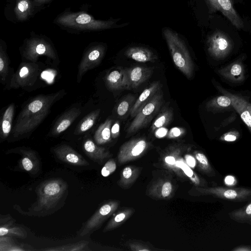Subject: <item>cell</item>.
Segmentation results:
<instances>
[{
  "label": "cell",
  "instance_id": "ab89813d",
  "mask_svg": "<svg viewBox=\"0 0 251 251\" xmlns=\"http://www.w3.org/2000/svg\"><path fill=\"white\" fill-rule=\"evenodd\" d=\"M53 0H33V3L36 8L40 11L50 4Z\"/></svg>",
  "mask_w": 251,
  "mask_h": 251
},
{
  "label": "cell",
  "instance_id": "4dcf8cb0",
  "mask_svg": "<svg viewBox=\"0 0 251 251\" xmlns=\"http://www.w3.org/2000/svg\"><path fill=\"white\" fill-rule=\"evenodd\" d=\"M3 236L25 238L27 236V232L24 228L15 226L12 223L8 222L6 224H0V237Z\"/></svg>",
  "mask_w": 251,
  "mask_h": 251
},
{
  "label": "cell",
  "instance_id": "1f68e13d",
  "mask_svg": "<svg viewBox=\"0 0 251 251\" xmlns=\"http://www.w3.org/2000/svg\"><path fill=\"white\" fill-rule=\"evenodd\" d=\"M231 105L230 98L226 96H220L209 100L206 104V109L210 111L226 108Z\"/></svg>",
  "mask_w": 251,
  "mask_h": 251
},
{
  "label": "cell",
  "instance_id": "b9f144b4",
  "mask_svg": "<svg viewBox=\"0 0 251 251\" xmlns=\"http://www.w3.org/2000/svg\"><path fill=\"white\" fill-rule=\"evenodd\" d=\"M120 126L119 122H116L111 127V133L113 138H117L120 133Z\"/></svg>",
  "mask_w": 251,
  "mask_h": 251
},
{
  "label": "cell",
  "instance_id": "f35d334b",
  "mask_svg": "<svg viewBox=\"0 0 251 251\" xmlns=\"http://www.w3.org/2000/svg\"><path fill=\"white\" fill-rule=\"evenodd\" d=\"M176 165L182 169L184 173L189 177L193 176L194 174L193 171L186 165L183 161H177L176 162Z\"/></svg>",
  "mask_w": 251,
  "mask_h": 251
},
{
  "label": "cell",
  "instance_id": "7c38bea8",
  "mask_svg": "<svg viewBox=\"0 0 251 251\" xmlns=\"http://www.w3.org/2000/svg\"><path fill=\"white\" fill-rule=\"evenodd\" d=\"M207 46L208 51L212 57L222 59L230 53L233 48V43L225 33L216 31L209 36Z\"/></svg>",
  "mask_w": 251,
  "mask_h": 251
},
{
  "label": "cell",
  "instance_id": "7a4b0ae2",
  "mask_svg": "<svg viewBox=\"0 0 251 251\" xmlns=\"http://www.w3.org/2000/svg\"><path fill=\"white\" fill-rule=\"evenodd\" d=\"M119 20H98L87 11H73L70 8H67L56 16L53 23L68 33L78 34L120 27L121 25H117Z\"/></svg>",
  "mask_w": 251,
  "mask_h": 251
},
{
  "label": "cell",
  "instance_id": "5b68a950",
  "mask_svg": "<svg viewBox=\"0 0 251 251\" xmlns=\"http://www.w3.org/2000/svg\"><path fill=\"white\" fill-rule=\"evenodd\" d=\"M163 32L175 65L188 78H191L194 64L185 43L176 32L169 28H165Z\"/></svg>",
  "mask_w": 251,
  "mask_h": 251
},
{
  "label": "cell",
  "instance_id": "9c48e42d",
  "mask_svg": "<svg viewBox=\"0 0 251 251\" xmlns=\"http://www.w3.org/2000/svg\"><path fill=\"white\" fill-rule=\"evenodd\" d=\"M39 65L36 63L23 62L12 75L9 88L18 89L33 85L39 75Z\"/></svg>",
  "mask_w": 251,
  "mask_h": 251
},
{
  "label": "cell",
  "instance_id": "2e32d148",
  "mask_svg": "<svg viewBox=\"0 0 251 251\" xmlns=\"http://www.w3.org/2000/svg\"><path fill=\"white\" fill-rule=\"evenodd\" d=\"M216 87L222 94L230 98L232 106L239 114L251 132V103L239 96L226 91L219 85Z\"/></svg>",
  "mask_w": 251,
  "mask_h": 251
},
{
  "label": "cell",
  "instance_id": "cb8c5ba5",
  "mask_svg": "<svg viewBox=\"0 0 251 251\" xmlns=\"http://www.w3.org/2000/svg\"><path fill=\"white\" fill-rule=\"evenodd\" d=\"M218 73L226 79L233 82H239L244 79L243 65L239 61L218 70Z\"/></svg>",
  "mask_w": 251,
  "mask_h": 251
},
{
  "label": "cell",
  "instance_id": "ac0fdd59",
  "mask_svg": "<svg viewBox=\"0 0 251 251\" xmlns=\"http://www.w3.org/2000/svg\"><path fill=\"white\" fill-rule=\"evenodd\" d=\"M56 156L62 161L76 166H86L89 163L78 152L67 145H61L53 149Z\"/></svg>",
  "mask_w": 251,
  "mask_h": 251
},
{
  "label": "cell",
  "instance_id": "836d02e7",
  "mask_svg": "<svg viewBox=\"0 0 251 251\" xmlns=\"http://www.w3.org/2000/svg\"><path fill=\"white\" fill-rule=\"evenodd\" d=\"M18 245L16 244L11 236H3L0 237V250L1 251H25L28 245Z\"/></svg>",
  "mask_w": 251,
  "mask_h": 251
},
{
  "label": "cell",
  "instance_id": "ffe728a7",
  "mask_svg": "<svg viewBox=\"0 0 251 251\" xmlns=\"http://www.w3.org/2000/svg\"><path fill=\"white\" fill-rule=\"evenodd\" d=\"M160 89L161 84L160 81H154L146 88L136 100L131 108L130 112L131 117L134 118Z\"/></svg>",
  "mask_w": 251,
  "mask_h": 251
},
{
  "label": "cell",
  "instance_id": "7bdbcfd3",
  "mask_svg": "<svg viewBox=\"0 0 251 251\" xmlns=\"http://www.w3.org/2000/svg\"><path fill=\"white\" fill-rule=\"evenodd\" d=\"M184 132L183 129L180 128H173L169 132L168 136L170 138L177 137Z\"/></svg>",
  "mask_w": 251,
  "mask_h": 251
},
{
  "label": "cell",
  "instance_id": "c3c4849f",
  "mask_svg": "<svg viewBox=\"0 0 251 251\" xmlns=\"http://www.w3.org/2000/svg\"><path fill=\"white\" fill-rule=\"evenodd\" d=\"M232 251H251V247L249 246H242L240 247H237L236 248H234L232 250Z\"/></svg>",
  "mask_w": 251,
  "mask_h": 251
},
{
  "label": "cell",
  "instance_id": "8992f818",
  "mask_svg": "<svg viewBox=\"0 0 251 251\" xmlns=\"http://www.w3.org/2000/svg\"><path fill=\"white\" fill-rule=\"evenodd\" d=\"M163 102V92L160 89L134 117L127 128V133L136 132L146 126L160 111Z\"/></svg>",
  "mask_w": 251,
  "mask_h": 251
},
{
  "label": "cell",
  "instance_id": "44dd1931",
  "mask_svg": "<svg viewBox=\"0 0 251 251\" xmlns=\"http://www.w3.org/2000/svg\"><path fill=\"white\" fill-rule=\"evenodd\" d=\"M104 81L107 88L111 91L125 89V68L117 67L107 73Z\"/></svg>",
  "mask_w": 251,
  "mask_h": 251
},
{
  "label": "cell",
  "instance_id": "681fc988",
  "mask_svg": "<svg viewBox=\"0 0 251 251\" xmlns=\"http://www.w3.org/2000/svg\"><path fill=\"white\" fill-rule=\"evenodd\" d=\"M234 178L232 176H228L225 179V182L228 185H231L234 182Z\"/></svg>",
  "mask_w": 251,
  "mask_h": 251
},
{
  "label": "cell",
  "instance_id": "6da1fadb",
  "mask_svg": "<svg viewBox=\"0 0 251 251\" xmlns=\"http://www.w3.org/2000/svg\"><path fill=\"white\" fill-rule=\"evenodd\" d=\"M66 94L64 89L49 94H41L29 100L18 115L11 135L15 139L27 137L50 114L52 105Z\"/></svg>",
  "mask_w": 251,
  "mask_h": 251
},
{
  "label": "cell",
  "instance_id": "f1b7e54d",
  "mask_svg": "<svg viewBox=\"0 0 251 251\" xmlns=\"http://www.w3.org/2000/svg\"><path fill=\"white\" fill-rule=\"evenodd\" d=\"M7 45L3 40L0 39V76L4 83L9 72V59L7 54Z\"/></svg>",
  "mask_w": 251,
  "mask_h": 251
},
{
  "label": "cell",
  "instance_id": "d4e9b609",
  "mask_svg": "<svg viewBox=\"0 0 251 251\" xmlns=\"http://www.w3.org/2000/svg\"><path fill=\"white\" fill-rule=\"evenodd\" d=\"M15 105L11 103L5 110L0 124V137L4 140L9 135L12 128Z\"/></svg>",
  "mask_w": 251,
  "mask_h": 251
},
{
  "label": "cell",
  "instance_id": "7402d4cb",
  "mask_svg": "<svg viewBox=\"0 0 251 251\" xmlns=\"http://www.w3.org/2000/svg\"><path fill=\"white\" fill-rule=\"evenodd\" d=\"M125 54L127 57L142 63L154 62L158 59V56L151 50L144 47H130L126 50Z\"/></svg>",
  "mask_w": 251,
  "mask_h": 251
},
{
  "label": "cell",
  "instance_id": "8fae6325",
  "mask_svg": "<svg viewBox=\"0 0 251 251\" xmlns=\"http://www.w3.org/2000/svg\"><path fill=\"white\" fill-rule=\"evenodd\" d=\"M200 192L214 197L235 202L244 201L251 199V189L227 188L224 187L200 188Z\"/></svg>",
  "mask_w": 251,
  "mask_h": 251
},
{
  "label": "cell",
  "instance_id": "4316f807",
  "mask_svg": "<svg viewBox=\"0 0 251 251\" xmlns=\"http://www.w3.org/2000/svg\"><path fill=\"white\" fill-rule=\"evenodd\" d=\"M173 110L168 104H166L161 109L158 116L153 121L151 126L152 131L170 124L173 119Z\"/></svg>",
  "mask_w": 251,
  "mask_h": 251
},
{
  "label": "cell",
  "instance_id": "8d00e7d4",
  "mask_svg": "<svg viewBox=\"0 0 251 251\" xmlns=\"http://www.w3.org/2000/svg\"><path fill=\"white\" fill-rule=\"evenodd\" d=\"M128 211H126L125 212H121L117 214L109 222L106 226L105 227L103 231H108L118 226L120 223L125 220L128 214Z\"/></svg>",
  "mask_w": 251,
  "mask_h": 251
},
{
  "label": "cell",
  "instance_id": "bcb514c9",
  "mask_svg": "<svg viewBox=\"0 0 251 251\" xmlns=\"http://www.w3.org/2000/svg\"><path fill=\"white\" fill-rule=\"evenodd\" d=\"M185 159L187 165L191 168H194L196 165L195 159L190 155H186Z\"/></svg>",
  "mask_w": 251,
  "mask_h": 251
},
{
  "label": "cell",
  "instance_id": "f6af8a7d",
  "mask_svg": "<svg viewBox=\"0 0 251 251\" xmlns=\"http://www.w3.org/2000/svg\"><path fill=\"white\" fill-rule=\"evenodd\" d=\"M132 174L133 172L131 168L129 167H127L123 170L122 175L124 178L127 179L132 176Z\"/></svg>",
  "mask_w": 251,
  "mask_h": 251
},
{
  "label": "cell",
  "instance_id": "603a6c76",
  "mask_svg": "<svg viewBox=\"0 0 251 251\" xmlns=\"http://www.w3.org/2000/svg\"><path fill=\"white\" fill-rule=\"evenodd\" d=\"M85 154L94 161L100 163L110 156V153L105 148L99 147L91 139H87L83 144Z\"/></svg>",
  "mask_w": 251,
  "mask_h": 251
},
{
  "label": "cell",
  "instance_id": "e575fe53",
  "mask_svg": "<svg viewBox=\"0 0 251 251\" xmlns=\"http://www.w3.org/2000/svg\"><path fill=\"white\" fill-rule=\"evenodd\" d=\"M88 242L81 241L74 244H70L61 246L57 247L52 249H44V251H86L88 250Z\"/></svg>",
  "mask_w": 251,
  "mask_h": 251
},
{
  "label": "cell",
  "instance_id": "277c9868",
  "mask_svg": "<svg viewBox=\"0 0 251 251\" xmlns=\"http://www.w3.org/2000/svg\"><path fill=\"white\" fill-rule=\"evenodd\" d=\"M21 55L28 62L36 63L39 57L45 56L53 61H58L59 58L55 47L48 36L30 32L19 48Z\"/></svg>",
  "mask_w": 251,
  "mask_h": 251
},
{
  "label": "cell",
  "instance_id": "30bf717a",
  "mask_svg": "<svg viewBox=\"0 0 251 251\" xmlns=\"http://www.w3.org/2000/svg\"><path fill=\"white\" fill-rule=\"evenodd\" d=\"M118 206L116 201H109L101 205L83 224L79 230V236L84 237L99 229L104 221L111 216Z\"/></svg>",
  "mask_w": 251,
  "mask_h": 251
},
{
  "label": "cell",
  "instance_id": "ba28073f",
  "mask_svg": "<svg viewBox=\"0 0 251 251\" xmlns=\"http://www.w3.org/2000/svg\"><path fill=\"white\" fill-rule=\"evenodd\" d=\"M106 50V45L103 43H91L85 49L78 66L77 82L80 83L82 77L89 70L101 62Z\"/></svg>",
  "mask_w": 251,
  "mask_h": 251
},
{
  "label": "cell",
  "instance_id": "7dc6e473",
  "mask_svg": "<svg viewBox=\"0 0 251 251\" xmlns=\"http://www.w3.org/2000/svg\"><path fill=\"white\" fill-rule=\"evenodd\" d=\"M165 162L168 164L174 165L176 164L175 158L173 156H167L165 158Z\"/></svg>",
  "mask_w": 251,
  "mask_h": 251
},
{
  "label": "cell",
  "instance_id": "4fadbf2b",
  "mask_svg": "<svg viewBox=\"0 0 251 251\" xmlns=\"http://www.w3.org/2000/svg\"><path fill=\"white\" fill-rule=\"evenodd\" d=\"M154 67L135 66L125 68V89L137 88L152 75Z\"/></svg>",
  "mask_w": 251,
  "mask_h": 251
},
{
  "label": "cell",
  "instance_id": "484cf974",
  "mask_svg": "<svg viewBox=\"0 0 251 251\" xmlns=\"http://www.w3.org/2000/svg\"><path fill=\"white\" fill-rule=\"evenodd\" d=\"M112 123V120L108 118L97 128L94 135L95 142L97 145H103L111 140Z\"/></svg>",
  "mask_w": 251,
  "mask_h": 251
},
{
  "label": "cell",
  "instance_id": "74e56055",
  "mask_svg": "<svg viewBox=\"0 0 251 251\" xmlns=\"http://www.w3.org/2000/svg\"><path fill=\"white\" fill-rule=\"evenodd\" d=\"M116 169V164L113 159L108 160L102 167L101 174L104 177H107L113 173Z\"/></svg>",
  "mask_w": 251,
  "mask_h": 251
},
{
  "label": "cell",
  "instance_id": "52a82bcc",
  "mask_svg": "<svg viewBox=\"0 0 251 251\" xmlns=\"http://www.w3.org/2000/svg\"><path fill=\"white\" fill-rule=\"evenodd\" d=\"M39 12L33 0H7L4 8L6 19L14 24L27 22Z\"/></svg>",
  "mask_w": 251,
  "mask_h": 251
},
{
  "label": "cell",
  "instance_id": "d590c367",
  "mask_svg": "<svg viewBox=\"0 0 251 251\" xmlns=\"http://www.w3.org/2000/svg\"><path fill=\"white\" fill-rule=\"evenodd\" d=\"M195 157L201 168L206 173L210 176H215V172L210 165L208 160L202 153L198 152L195 154Z\"/></svg>",
  "mask_w": 251,
  "mask_h": 251
},
{
  "label": "cell",
  "instance_id": "e0dca14e",
  "mask_svg": "<svg viewBox=\"0 0 251 251\" xmlns=\"http://www.w3.org/2000/svg\"><path fill=\"white\" fill-rule=\"evenodd\" d=\"M148 145L143 138L133 139L125 143L119 151V162L127 161L139 156L146 150Z\"/></svg>",
  "mask_w": 251,
  "mask_h": 251
},
{
  "label": "cell",
  "instance_id": "9a60e30c",
  "mask_svg": "<svg viewBox=\"0 0 251 251\" xmlns=\"http://www.w3.org/2000/svg\"><path fill=\"white\" fill-rule=\"evenodd\" d=\"M212 12L220 11L238 29L244 27V23L234 9L231 0H206Z\"/></svg>",
  "mask_w": 251,
  "mask_h": 251
},
{
  "label": "cell",
  "instance_id": "5bb4252c",
  "mask_svg": "<svg viewBox=\"0 0 251 251\" xmlns=\"http://www.w3.org/2000/svg\"><path fill=\"white\" fill-rule=\"evenodd\" d=\"M15 153L21 155L19 161L21 169L31 174L37 173L41 168V162L35 151L22 147L9 150L6 153Z\"/></svg>",
  "mask_w": 251,
  "mask_h": 251
},
{
  "label": "cell",
  "instance_id": "83f0119b",
  "mask_svg": "<svg viewBox=\"0 0 251 251\" xmlns=\"http://www.w3.org/2000/svg\"><path fill=\"white\" fill-rule=\"evenodd\" d=\"M100 112V110L97 109L87 115L77 125L74 134L79 135L91 128L99 117Z\"/></svg>",
  "mask_w": 251,
  "mask_h": 251
},
{
  "label": "cell",
  "instance_id": "60d3db41",
  "mask_svg": "<svg viewBox=\"0 0 251 251\" xmlns=\"http://www.w3.org/2000/svg\"><path fill=\"white\" fill-rule=\"evenodd\" d=\"M172 190V186L170 182H165L162 187L161 194L163 197H167L171 194Z\"/></svg>",
  "mask_w": 251,
  "mask_h": 251
},
{
  "label": "cell",
  "instance_id": "d6986e66",
  "mask_svg": "<svg viewBox=\"0 0 251 251\" xmlns=\"http://www.w3.org/2000/svg\"><path fill=\"white\" fill-rule=\"evenodd\" d=\"M81 113V109L78 107H74L64 112L55 122L48 135L58 136L73 123Z\"/></svg>",
  "mask_w": 251,
  "mask_h": 251
},
{
  "label": "cell",
  "instance_id": "3957f363",
  "mask_svg": "<svg viewBox=\"0 0 251 251\" xmlns=\"http://www.w3.org/2000/svg\"><path fill=\"white\" fill-rule=\"evenodd\" d=\"M37 201L32 205V212L51 213L68 194V184L61 178H53L42 182L36 188Z\"/></svg>",
  "mask_w": 251,
  "mask_h": 251
},
{
  "label": "cell",
  "instance_id": "f546056e",
  "mask_svg": "<svg viewBox=\"0 0 251 251\" xmlns=\"http://www.w3.org/2000/svg\"><path fill=\"white\" fill-rule=\"evenodd\" d=\"M228 215L235 221L251 225V201L244 207L230 212Z\"/></svg>",
  "mask_w": 251,
  "mask_h": 251
},
{
  "label": "cell",
  "instance_id": "ee69618b",
  "mask_svg": "<svg viewBox=\"0 0 251 251\" xmlns=\"http://www.w3.org/2000/svg\"><path fill=\"white\" fill-rule=\"evenodd\" d=\"M222 138L223 140L226 141L233 142L237 139V135L235 134V132H230L225 134Z\"/></svg>",
  "mask_w": 251,
  "mask_h": 251
},
{
  "label": "cell",
  "instance_id": "d6a6232c",
  "mask_svg": "<svg viewBox=\"0 0 251 251\" xmlns=\"http://www.w3.org/2000/svg\"><path fill=\"white\" fill-rule=\"evenodd\" d=\"M136 96L132 95H128L124 97L118 103L116 112L118 115L121 117L126 116L130 114V110L135 100Z\"/></svg>",
  "mask_w": 251,
  "mask_h": 251
}]
</instances>
